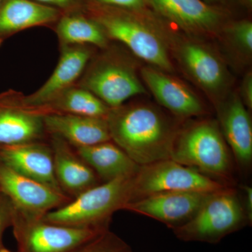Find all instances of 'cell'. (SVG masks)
<instances>
[{
	"mask_svg": "<svg viewBox=\"0 0 252 252\" xmlns=\"http://www.w3.org/2000/svg\"><path fill=\"white\" fill-rule=\"evenodd\" d=\"M111 140L139 165L170 159L179 131L158 109L138 104L110 109Z\"/></svg>",
	"mask_w": 252,
	"mask_h": 252,
	"instance_id": "1",
	"label": "cell"
},
{
	"mask_svg": "<svg viewBox=\"0 0 252 252\" xmlns=\"http://www.w3.org/2000/svg\"><path fill=\"white\" fill-rule=\"evenodd\" d=\"M132 176L94 186L49 212L43 220L66 226L108 230L113 215L130 202Z\"/></svg>",
	"mask_w": 252,
	"mask_h": 252,
	"instance_id": "2",
	"label": "cell"
},
{
	"mask_svg": "<svg viewBox=\"0 0 252 252\" xmlns=\"http://www.w3.org/2000/svg\"><path fill=\"white\" fill-rule=\"evenodd\" d=\"M170 159L220 181L229 180L233 171L231 152L215 121L179 131Z\"/></svg>",
	"mask_w": 252,
	"mask_h": 252,
	"instance_id": "3",
	"label": "cell"
},
{
	"mask_svg": "<svg viewBox=\"0 0 252 252\" xmlns=\"http://www.w3.org/2000/svg\"><path fill=\"white\" fill-rule=\"evenodd\" d=\"M249 223L238 193L227 187L212 194L190 220L172 230L182 241L215 244Z\"/></svg>",
	"mask_w": 252,
	"mask_h": 252,
	"instance_id": "4",
	"label": "cell"
},
{
	"mask_svg": "<svg viewBox=\"0 0 252 252\" xmlns=\"http://www.w3.org/2000/svg\"><path fill=\"white\" fill-rule=\"evenodd\" d=\"M95 21L106 35L125 44L153 67L165 72L173 70L165 36L143 19L125 11L104 10Z\"/></svg>",
	"mask_w": 252,
	"mask_h": 252,
	"instance_id": "5",
	"label": "cell"
},
{
	"mask_svg": "<svg viewBox=\"0 0 252 252\" xmlns=\"http://www.w3.org/2000/svg\"><path fill=\"white\" fill-rule=\"evenodd\" d=\"M226 184L195 169L172 160H159L140 165L132 176L129 203L155 195L172 191H220Z\"/></svg>",
	"mask_w": 252,
	"mask_h": 252,
	"instance_id": "6",
	"label": "cell"
},
{
	"mask_svg": "<svg viewBox=\"0 0 252 252\" xmlns=\"http://www.w3.org/2000/svg\"><path fill=\"white\" fill-rule=\"evenodd\" d=\"M11 226L18 252H69L107 230L56 224L16 209Z\"/></svg>",
	"mask_w": 252,
	"mask_h": 252,
	"instance_id": "7",
	"label": "cell"
},
{
	"mask_svg": "<svg viewBox=\"0 0 252 252\" xmlns=\"http://www.w3.org/2000/svg\"><path fill=\"white\" fill-rule=\"evenodd\" d=\"M0 190L16 210L33 217H43L72 199L63 192L18 173L1 162Z\"/></svg>",
	"mask_w": 252,
	"mask_h": 252,
	"instance_id": "8",
	"label": "cell"
},
{
	"mask_svg": "<svg viewBox=\"0 0 252 252\" xmlns=\"http://www.w3.org/2000/svg\"><path fill=\"white\" fill-rule=\"evenodd\" d=\"M214 193L172 191L158 193L127 203L123 210L150 217L172 229L190 220Z\"/></svg>",
	"mask_w": 252,
	"mask_h": 252,
	"instance_id": "9",
	"label": "cell"
},
{
	"mask_svg": "<svg viewBox=\"0 0 252 252\" xmlns=\"http://www.w3.org/2000/svg\"><path fill=\"white\" fill-rule=\"evenodd\" d=\"M156 11L182 31L193 35L216 34L225 16L215 5L203 0H146Z\"/></svg>",
	"mask_w": 252,
	"mask_h": 252,
	"instance_id": "10",
	"label": "cell"
},
{
	"mask_svg": "<svg viewBox=\"0 0 252 252\" xmlns=\"http://www.w3.org/2000/svg\"><path fill=\"white\" fill-rule=\"evenodd\" d=\"M81 87L91 91L110 109L121 107L127 99L145 93L132 69L114 63L93 68L84 77Z\"/></svg>",
	"mask_w": 252,
	"mask_h": 252,
	"instance_id": "11",
	"label": "cell"
},
{
	"mask_svg": "<svg viewBox=\"0 0 252 252\" xmlns=\"http://www.w3.org/2000/svg\"><path fill=\"white\" fill-rule=\"evenodd\" d=\"M220 127L238 166L245 170L252 160V124L240 96L231 95L217 107Z\"/></svg>",
	"mask_w": 252,
	"mask_h": 252,
	"instance_id": "12",
	"label": "cell"
},
{
	"mask_svg": "<svg viewBox=\"0 0 252 252\" xmlns=\"http://www.w3.org/2000/svg\"><path fill=\"white\" fill-rule=\"evenodd\" d=\"M0 162L21 175L63 192L55 175L52 149L46 144L31 142L0 145Z\"/></svg>",
	"mask_w": 252,
	"mask_h": 252,
	"instance_id": "13",
	"label": "cell"
},
{
	"mask_svg": "<svg viewBox=\"0 0 252 252\" xmlns=\"http://www.w3.org/2000/svg\"><path fill=\"white\" fill-rule=\"evenodd\" d=\"M91 53L83 46H69L63 50L59 63L49 79L39 90L21 101L25 109L46 108L58 96L72 87L84 71Z\"/></svg>",
	"mask_w": 252,
	"mask_h": 252,
	"instance_id": "14",
	"label": "cell"
},
{
	"mask_svg": "<svg viewBox=\"0 0 252 252\" xmlns=\"http://www.w3.org/2000/svg\"><path fill=\"white\" fill-rule=\"evenodd\" d=\"M43 119L51 135L59 136L75 148L111 141L106 118L49 113L43 115Z\"/></svg>",
	"mask_w": 252,
	"mask_h": 252,
	"instance_id": "15",
	"label": "cell"
},
{
	"mask_svg": "<svg viewBox=\"0 0 252 252\" xmlns=\"http://www.w3.org/2000/svg\"><path fill=\"white\" fill-rule=\"evenodd\" d=\"M51 140L55 175L64 193L74 198L99 185L95 172L70 144L59 136L52 135Z\"/></svg>",
	"mask_w": 252,
	"mask_h": 252,
	"instance_id": "16",
	"label": "cell"
},
{
	"mask_svg": "<svg viewBox=\"0 0 252 252\" xmlns=\"http://www.w3.org/2000/svg\"><path fill=\"white\" fill-rule=\"evenodd\" d=\"M142 79L159 104L180 117L204 114L203 104L185 84L153 67L142 69Z\"/></svg>",
	"mask_w": 252,
	"mask_h": 252,
	"instance_id": "17",
	"label": "cell"
},
{
	"mask_svg": "<svg viewBox=\"0 0 252 252\" xmlns=\"http://www.w3.org/2000/svg\"><path fill=\"white\" fill-rule=\"evenodd\" d=\"M177 54L189 75L204 90L215 94L226 85L224 64L207 46L195 41H185L179 46Z\"/></svg>",
	"mask_w": 252,
	"mask_h": 252,
	"instance_id": "18",
	"label": "cell"
},
{
	"mask_svg": "<svg viewBox=\"0 0 252 252\" xmlns=\"http://www.w3.org/2000/svg\"><path fill=\"white\" fill-rule=\"evenodd\" d=\"M44 129L43 114L23 108L9 94L0 95V145L36 142Z\"/></svg>",
	"mask_w": 252,
	"mask_h": 252,
	"instance_id": "19",
	"label": "cell"
},
{
	"mask_svg": "<svg viewBox=\"0 0 252 252\" xmlns=\"http://www.w3.org/2000/svg\"><path fill=\"white\" fill-rule=\"evenodd\" d=\"M59 10L32 0H2L0 3V45L18 32L56 21Z\"/></svg>",
	"mask_w": 252,
	"mask_h": 252,
	"instance_id": "20",
	"label": "cell"
},
{
	"mask_svg": "<svg viewBox=\"0 0 252 252\" xmlns=\"http://www.w3.org/2000/svg\"><path fill=\"white\" fill-rule=\"evenodd\" d=\"M75 149L78 155L93 169L102 182L134 175L140 168V165L110 141Z\"/></svg>",
	"mask_w": 252,
	"mask_h": 252,
	"instance_id": "21",
	"label": "cell"
},
{
	"mask_svg": "<svg viewBox=\"0 0 252 252\" xmlns=\"http://www.w3.org/2000/svg\"><path fill=\"white\" fill-rule=\"evenodd\" d=\"M61 114L107 118L110 108L84 88H69L46 107Z\"/></svg>",
	"mask_w": 252,
	"mask_h": 252,
	"instance_id": "22",
	"label": "cell"
},
{
	"mask_svg": "<svg viewBox=\"0 0 252 252\" xmlns=\"http://www.w3.org/2000/svg\"><path fill=\"white\" fill-rule=\"evenodd\" d=\"M57 33L63 42L69 45L90 44L104 47L107 44V35L98 23L79 15L61 18Z\"/></svg>",
	"mask_w": 252,
	"mask_h": 252,
	"instance_id": "23",
	"label": "cell"
},
{
	"mask_svg": "<svg viewBox=\"0 0 252 252\" xmlns=\"http://www.w3.org/2000/svg\"><path fill=\"white\" fill-rule=\"evenodd\" d=\"M128 245L120 237L107 230L69 252H131Z\"/></svg>",
	"mask_w": 252,
	"mask_h": 252,
	"instance_id": "24",
	"label": "cell"
},
{
	"mask_svg": "<svg viewBox=\"0 0 252 252\" xmlns=\"http://www.w3.org/2000/svg\"><path fill=\"white\" fill-rule=\"evenodd\" d=\"M227 36L234 49L244 56H252V23L251 21H238L230 25L226 30Z\"/></svg>",
	"mask_w": 252,
	"mask_h": 252,
	"instance_id": "25",
	"label": "cell"
},
{
	"mask_svg": "<svg viewBox=\"0 0 252 252\" xmlns=\"http://www.w3.org/2000/svg\"><path fill=\"white\" fill-rule=\"evenodd\" d=\"M14 206L8 197L0 193V248H2V238L5 230L12 225Z\"/></svg>",
	"mask_w": 252,
	"mask_h": 252,
	"instance_id": "26",
	"label": "cell"
},
{
	"mask_svg": "<svg viewBox=\"0 0 252 252\" xmlns=\"http://www.w3.org/2000/svg\"><path fill=\"white\" fill-rule=\"evenodd\" d=\"M97 3L110 7L139 11L147 4L146 0H94Z\"/></svg>",
	"mask_w": 252,
	"mask_h": 252,
	"instance_id": "27",
	"label": "cell"
},
{
	"mask_svg": "<svg viewBox=\"0 0 252 252\" xmlns=\"http://www.w3.org/2000/svg\"><path fill=\"white\" fill-rule=\"evenodd\" d=\"M247 108H252V74L248 73L244 78L241 86V95L240 96Z\"/></svg>",
	"mask_w": 252,
	"mask_h": 252,
	"instance_id": "28",
	"label": "cell"
},
{
	"mask_svg": "<svg viewBox=\"0 0 252 252\" xmlns=\"http://www.w3.org/2000/svg\"><path fill=\"white\" fill-rule=\"evenodd\" d=\"M245 190V204H244V208H245V213L248 217L250 223H252V187L246 186L243 188Z\"/></svg>",
	"mask_w": 252,
	"mask_h": 252,
	"instance_id": "29",
	"label": "cell"
},
{
	"mask_svg": "<svg viewBox=\"0 0 252 252\" xmlns=\"http://www.w3.org/2000/svg\"><path fill=\"white\" fill-rule=\"evenodd\" d=\"M32 1L40 3V4L47 5V6H56L64 8L68 7V6L74 4L75 0H32Z\"/></svg>",
	"mask_w": 252,
	"mask_h": 252,
	"instance_id": "30",
	"label": "cell"
},
{
	"mask_svg": "<svg viewBox=\"0 0 252 252\" xmlns=\"http://www.w3.org/2000/svg\"><path fill=\"white\" fill-rule=\"evenodd\" d=\"M205 2L208 3V4L215 5V3L220 2V1H223V0H203Z\"/></svg>",
	"mask_w": 252,
	"mask_h": 252,
	"instance_id": "31",
	"label": "cell"
},
{
	"mask_svg": "<svg viewBox=\"0 0 252 252\" xmlns=\"http://www.w3.org/2000/svg\"><path fill=\"white\" fill-rule=\"evenodd\" d=\"M0 252H12L11 251V250H8V249L4 248V247H2V248H0Z\"/></svg>",
	"mask_w": 252,
	"mask_h": 252,
	"instance_id": "32",
	"label": "cell"
},
{
	"mask_svg": "<svg viewBox=\"0 0 252 252\" xmlns=\"http://www.w3.org/2000/svg\"><path fill=\"white\" fill-rule=\"evenodd\" d=\"M243 1L244 4L248 5V6H251L252 0H242Z\"/></svg>",
	"mask_w": 252,
	"mask_h": 252,
	"instance_id": "33",
	"label": "cell"
},
{
	"mask_svg": "<svg viewBox=\"0 0 252 252\" xmlns=\"http://www.w3.org/2000/svg\"><path fill=\"white\" fill-rule=\"evenodd\" d=\"M1 1H2V0H0V3H1Z\"/></svg>",
	"mask_w": 252,
	"mask_h": 252,
	"instance_id": "34",
	"label": "cell"
},
{
	"mask_svg": "<svg viewBox=\"0 0 252 252\" xmlns=\"http://www.w3.org/2000/svg\"><path fill=\"white\" fill-rule=\"evenodd\" d=\"M0 193H1V190H0Z\"/></svg>",
	"mask_w": 252,
	"mask_h": 252,
	"instance_id": "35",
	"label": "cell"
},
{
	"mask_svg": "<svg viewBox=\"0 0 252 252\" xmlns=\"http://www.w3.org/2000/svg\"></svg>",
	"mask_w": 252,
	"mask_h": 252,
	"instance_id": "36",
	"label": "cell"
}]
</instances>
